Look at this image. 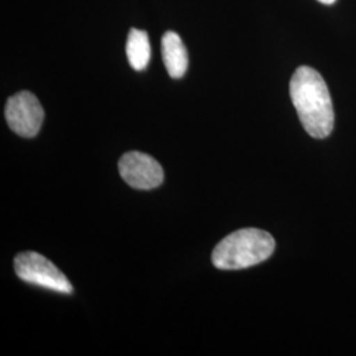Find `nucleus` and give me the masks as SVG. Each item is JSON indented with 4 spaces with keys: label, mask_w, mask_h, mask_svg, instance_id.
I'll use <instances>...</instances> for the list:
<instances>
[{
    "label": "nucleus",
    "mask_w": 356,
    "mask_h": 356,
    "mask_svg": "<svg viewBox=\"0 0 356 356\" xmlns=\"http://www.w3.org/2000/svg\"><path fill=\"white\" fill-rule=\"evenodd\" d=\"M273 236L263 229H238L216 244L211 261L218 269L236 270L254 267L269 259L275 251Z\"/></svg>",
    "instance_id": "obj_2"
},
{
    "label": "nucleus",
    "mask_w": 356,
    "mask_h": 356,
    "mask_svg": "<svg viewBox=\"0 0 356 356\" xmlns=\"http://www.w3.org/2000/svg\"><path fill=\"white\" fill-rule=\"evenodd\" d=\"M319 3H323V4H332L335 3V0H318Z\"/></svg>",
    "instance_id": "obj_8"
},
{
    "label": "nucleus",
    "mask_w": 356,
    "mask_h": 356,
    "mask_svg": "<svg viewBox=\"0 0 356 356\" xmlns=\"http://www.w3.org/2000/svg\"><path fill=\"white\" fill-rule=\"evenodd\" d=\"M15 272L20 280L54 292L72 294L73 286L64 273L42 254L23 252L15 257Z\"/></svg>",
    "instance_id": "obj_3"
},
{
    "label": "nucleus",
    "mask_w": 356,
    "mask_h": 356,
    "mask_svg": "<svg viewBox=\"0 0 356 356\" xmlns=\"http://www.w3.org/2000/svg\"><path fill=\"white\" fill-rule=\"evenodd\" d=\"M291 98L306 132L325 139L334 128V107L325 79L310 66H300L291 79Z\"/></svg>",
    "instance_id": "obj_1"
},
{
    "label": "nucleus",
    "mask_w": 356,
    "mask_h": 356,
    "mask_svg": "<svg viewBox=\"0 0 356 356\" xmlns=\"http://www.w3.org/2000/svg\"><path fill=\"white\" fill-rule=\"evenodd\" d=\"M119 173L129 186L140 191L154 189L164 181V170L152 156L136 151L120 159Z\"/></svg>",
    "instance_id": "obj_5"
},
{
    "label": "nucleus",
    "mask_w": 356,
    "mask_h": 356,
    "mask_svg": "<svg viewBox=\"0 0 356 356\" xmlns=\"http://www.w3.org/2000/svg\"><path fill=\"white\" fill-rule=\"evenodd\" d=\"M6 119L19 136L35 138L44 122V110L36 95L29 91H20L7 101Z\"/></svg>",
    "instance_id": "obj_4"
},
{
    "label": "nucleus",
    "mask_w": 356,
    "mask_h": 356,
    "mask_svg": "<svg viewBox=\"0 0 356 356\" xmlns=\"http://www.w3.org/2000/svg\"><path fill=\"white\" fill-rule=\"evenodd\" d=\"M126 51L129 65L138 72L144 70L151 60V45L147 32L132 28L128 33Z\"/></svg>",
    "instance_id": "obj_7"
},
{
    "label": "nucleus",
    "mask_w": 356,
    "mask_h": 356,
    "mask_svg": "<svg viewBox=\"0 0 356 356\" xmlns=\"http://www.w3.org/2000/svg\"><path fill=\"white\" fill-rule=\"evenodd\" d=\"M163 61L165 64L168 74L172 78H181L188 70V51L181 38L176 32H166L161 40Z\"/></svg>",
    "instance_id": "obj_6"
}]
</instances>
